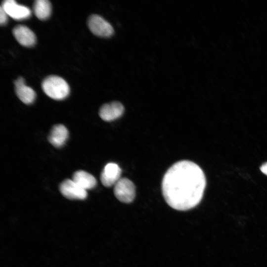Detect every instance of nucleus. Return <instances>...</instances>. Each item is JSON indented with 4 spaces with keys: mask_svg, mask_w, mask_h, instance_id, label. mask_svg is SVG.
<instances>
[{
    "mask_svg": "<svg viewBox=\"0 0 267 267\" xmlns=\"http://www.w3.org/2000/svg\"><path fill=\"white\" fill-rule=\"evenodd\" d=\"M206 184L201 168L193 162L183 160L173 164L164 175L162 191L167 203L178 211L196 206L202 199Z\"/></svg>",
    "mask_w": 267,
    "mask_h": 267,
    "instance_id": "nucleus-1",
    "label": "nucleus"
},
{
    "mask_svg": "<svg viewBox=\"0 0 267 267\" xmlns=\"http://www.w3.org/2000/svg\"><path fill=\"white\" fill-rule=\"evenodd\" d=\"M42 88L47 96L55 100L65 99L70 92L68 83L63 78L55 75L46 77L42 83Z\"/></svg>",
    "mask_w": 267,
    "mask_h": 267,
    "instance_id": "nucleus-2",
    "label": "nucleus"
},
{
    "mask_svg": "<svg viewBox=\"0 0 267 267\" xmlns=\"http://www.w3.org/2000/svg\"><path fill=\"white\" fill-rule=\"evenodd\" d=\"M114 193L120 201L130 203L135 198V185L129 179L121 178L114 185Z\"/></svg>",
    "mask_w": 267,
    "mask_h": 267,
    "instance_id": "nucleus-3",
    "label": "nucleus"
},
{
    "mask_svg": "<svg viewBox=\"0 0 267 267\" xmlns=\"http://www.w3.org/2000/svg\"><path fill=\"white\" fill-rule=\"evenodd\" d=\"M88 26L90 31L98 37L108 38L114 34V29L111 25L97 14H92L88 18Z\"/></svg>",
    "mask_w": 267,
    "mask_h": 267,
    "instance_id": "nucleus-4",
    "label": "nucleus"
},
{
    "mask_svg": "<svg viewBox=\"0 0 267 267\" xmlns=\"http://www.w3.org/2000/svg\"><path fill=\"white\" fill-rule=\"evenodd\" d=\"M61 193L71 200H84L87 196V192L76 183L72 179H66L59 185Z\"/></svg>",
    "mask_w": 267,
    "mask_h": 267,
    "instance_id": "nucleus-5",
    "label": "nucleus"
},
{
    "mask_svg": "<svg viewBox=\"0 0 267 267\" xmlns=\"http://www.w3.org/2000/svg\"><path fill=\"white\" fill-rule=\"evenodd\" d=\"M1 7L8 15L15 20L25 19L31 15V10L28 7L18 4L14 0L3 1Z\"/></svg>",
    "mask_w": 267,
    "mask_h": 267,
    "instance_id": "nucleus-6",
    "label": "nucleus"
},
{
    "mask_svg": "<svg viewBox=\"0 0 267 267\" xmlns=\"http://www.w3.org/2000/svg\"><path fill=\"white\" fill-rule=\"evenodd\" d=\"M125 108L118 101H113L101 106L99 109L100 117L105 121H112L120 118L124 113Z\"/></svg>",
    "mask_w": 267,
    "mask_h": 267,
    "instance_id": "nucleus-7",
    "label": "nucleus"
},
{
    "mask_svg": "<svg viewBox=\"0 0 267 267\" xmlns=\"http://www.w3.org/2000/svg\"><path fill=\"white\" fill-rule=\"evenodd\" d=\"M122 170L116 163H109L104 168L100 175L102 184L106 187L114 185L121 178Z\"/></svg>",
    "mask_w": 267,
    "mask_h": 267,
    "instance_id": "nucleus-8",
    "label": "nucleus"
},
{
    "mask_svg": "<svg viewBox=\"0 0 267 267\" xmlns=\"http://www.w3.org/2000/svg\"><path fill=\"white\" fill-rule=\"evenodd\" d=\"M12 33L17 42L23 46L31 47L36 43V38L35 34L26 26H16L13 29Z\"/></svg>",
    "mask_w": 267,
    "mask_h": 267,
    "instance_id": "nucleus-9",
    "label": "nucleus"
},
{
    "mask_svg": "<svg viewBox=\"0 0 267 267\" xmlns=\"http://www.w3.org/2000/svg\"><path fill=\"white\" fill-rule=\"evenodd\" d=\"M14 84L15 93L19 99L26 104L33 103L36 96V92L32 88L25 85L23 78L19 77L14 81Z\"/></svg>",
    "mask_w": 267,
    "mask_h": 267,
    "instance_id": "nucleus-10",
    "label": "nucleus"
},
{
    "mask_svg": "<svg viewBox=\"0 0 267 267\" xmlns=\"http://www.w3.org/2000/svg\"><path fill=\"white\" fill-rule=\"evenodd\" d=\"M68 131L63 125H54L49 134V142L55 147H60L66 142L68 137Z\"/></svg>",
    "mask_w": 267,
    "mask_h": 267,
    "instance_id": "nucleus-11",
    "label": "nucleus"
},
{
    "mask_svg": "<svg viewBox=\"0 0 267 267\" xmlns=\"http://www.w3.org/2000/svg\"><path fill=\"white\" fill-rule=\"evenodd\" d=\"M72 179L86 190L94 188L97 183L96 178L92 175L82 170L75 172Z\"/></svg>",
    "mask_w": 267,
    "mask_h": 267,
    "instance_id": "nucleus-12",
    "label": "nucleus"
},
{
    "mask_svg": "<svg viewBox=\"0 0 267 267\" xmlns=\"http://www.w3.org/2000/svg\"><path fill=\"white\" fill-rule=\"evenodd\" d=\"M34 12L40 20H45L50 15L51 5L47 0H36L34 3Z\"/></svg>",
    "mask_w": 267,
    "mask_h": 267,
    "instance_id": "nucleus-13",
    "label": "nucleus"
},
{
    "mask_svg": "<svg viewBox=\"0 0 267 267\" xmlns=\"http://www.w3.org/2000/svg\"><path fill=\"white\" fill-rule=\"evenodd\" d=\"M7 13L0 6V24L1 25H5L7 21Z\"/></svg>",
    "mask_w": 267,
    "mask_h": 267,
    "instance_id": "nucleus-14",
    "label": "nucleus"
},
{
    "mask_svg": "<svg viewBox=\"0 0 267 267\" xmlns=\"http://www.w3.org/2000/svg\"><path fill=\"white\" fill-rule=\"evenodd\" d=\"M260 170L263 174L267 176V162L261 165Z\"/></svg>",
    "mask_w": 267,
    "mask_h": 267,
    "instance_id": "nucleus-15",
    "label": "nucleus"
}]
</instances>
